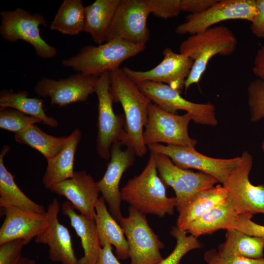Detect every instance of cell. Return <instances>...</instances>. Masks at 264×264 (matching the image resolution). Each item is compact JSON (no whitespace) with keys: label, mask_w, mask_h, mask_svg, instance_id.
<instances>
[{"label":"cell","mask_w":264,"mask_h":264,"mask_svg":"<svg viewBox=\"0 0 264 264\" xmlns=\"http://www.w3.org/2000/svg\"><path fill=\"white\" fill-rule=\"evenodd\" d=\"M256 11V0H218L202 13L189 14L185 17V21L177 26L176 32L194 35L229 20H242L251 22Z\"/></svg>","instance_id":"5bb4252c"},{"label":"cell","mask_w":264,"mask_h":264,"mask_svg":"<svg viewBox=\"0 0 264 264\" xmlns=\"http://www.w3.org/2000/svg\"><path fill=\"white\" fill-rule=\"evenodd\" d=\"M10 147L4 146L0 154V206L2 208L12 206L22 209L44 213V206L36 203L29 198L19 188L13 176L7 170L3 163V157L9 151Z\"/></svg>","instance_id":"484cf974"},{"label":"cell","mask_w":264,"mask_h":264,"mask_svg":"<svg viewBox=\"0 0 264 264\" xmlns=\"http://www.w3.org/2000/svg\"><path fill=\"white\" fill-rule=\"evenodd\" d=\"M49 189L65 197L80 214L95 220V205L100 192L97 182L85 170L75 172L72 177L54 184Z\"/></svg>","instance_id":"d6986e66"},{"label":"cell","mask_w":264,"mask_h":264,"mask_svg":"<svg viewBox=\"0 0 264 264\" xmlns=\"http://www.w3.org/2000/svg\"><path fill=\"white\" fill-rule=\"evenodd\" d=\"M81 137V130L75 129L67 136L66 142L60 152L47 160V166L42 178L43 184L46 188L49 189L52 185L74 176V157Z\"/></svg>","instance_id":"44dd1931"},{"label":"cell","mask_w":264,"mask_h":264,"mask_svg":"<svg viewBox=\"0 0 264 264\" xmlns=\"http://www.w3.org/2000/svg\"><path fill=\"white\" fill-rule=\"evenodd\" d=\"M62 210L63 214L69 218L71 226L81 240L84 256L78 260V264H96L102 247L95 220L78 214L69 201L62 204Z\"/></svg>","instance_id":"ffe728a7"},{"label":"cell","mask_w":264,"mask_h":264,"mask_svg":"<svg viewBox=\"0 0 264 264\" xmlns=\"http://www.w3.org/2000/svg\"><path fill=\"white\" fill-rule=\"evenodd\" d=\"M193 120L190 113L179 115L151 103L143 134L144 143L147 146L164 143L168 145L195 148L197 141L190 137L188 130L189 124Z\"/></svg>","instance_id":"ba28073f"},{"label":"cell","mask_w":264,"mask_h":264,"mask_svg":"<svg viewBox=\"0 0 264 264\" xmlns=\"http://www.w3.org/2000/svg\"><path fill=\"white\" fill-rule=\"evenodd\" d=\"M237 40L225 26H215L189 36L180 44L179 53L194 61L190 74L186 80V90L199 82L210 60L216 55H229L235 50Z\"/></svg>","instance_id":"3957f363"},{"label":"cell","mask_w":264,"mask_h":264,"mask_svg":"<svg viewBox=\"0 0 264 264\" xmlns=\"http://www.w3.org/2000/svg\"><path fill=\"white\" fill-rule=\"evenodd\" d=\"M151 13L168 19L177 16L182 11L181 0H147Z\"/></svg>","instance_id":"d590c367"},{"label":"cell","mask_w":264,"mask_h":264,"mask_svg":"<svg viewBox=\"0 0 264 264\" xmlns=\"http://www.w3.org/2000/svg\"><path fill=\"white\" fill-rule=\"evenodd\" d=\"M26 244L22 239L7 242L0 244V264H28L30 259L22 254Z\"/></svg>","instance_id":"e575fe53"},{"label":"cell","mask_w":264,"mask_h":264,"mask_svg":"<svg viewBox=\"0 0 264 264\" xmlns=\"http://www.w3.org/2000/svg\"><path fill=\"white\" fill-rule=\"evenodd\" d=\"M150 14L147 0H121L108 29L107 42L119 39L145 45L150 40L147 26Z\"/></svg>","instance_id":"4fadbf2b"},{"label":"cell","mask_w":264,"mask_h":264,"mask_svg":"<svg viewBox=\"0 0 264 264\" xmlns=\"http://www.w3.org/2000/svg\"><path fill=\"white\" fill-rule=\"evenodd\" d=\"M247 90L250 119L257 122L264 117V81L258 79L252 81Z\"/></svg>","instance_id":"836d02e7"},{"label":"cell","mask_w":264,"mask_h":264,"mask_svg":"<svg viewBox=\"0 0 264 264\" xmlns=\"http://www.w3.org/2000/svg\"><path fill=\"white\" fill-rule=\"evenodd\" d=\"M36 262L34 260L30 259L28 264H35Z\"/></svg>","instance_id":"7bdbcfd3"},{"label":"cell","mask_w":264,"mask_h":264,"mask_svg":"<svg viewBox=\"0 0 264 264\" xmlns=\"http://www.w3.org/2000/svg\"><path fill=\"white\" fill-rule=\"evenodd\" d=\"M110 87V72L106 71L99 76L95 91L98 101L96 148L98 155L105 160L110 159V148L115 142L132 146L126 132L124 114L116 115L113 111Z\"/></svg>","instance_id":"5b68a950"},{"label":"cell","mask_w":264,"mask_h":264,"mask_svg":"<svg viewBox=\"0 0 264 264\" xmlns=\"http://www.w3.org/2000/svg\"><path fill=\"white\" fill-rule=\"evenodd\" d=\"M121 0H96L85 6L84 31L98 45L107 42L108 29Z\"/></svg>","instance_id":"d4e9b609"},{"label":"cell","mask_w":264,"mask_h":264,"mask_svg":"<svg viewBox=\"0 0 264 264\" xmlns=\"http://www.w3.org/2000/svg\"><path fill=\"white\" fill-rule=\"evenodd\" d=\"M98 77L80 72L60 80L43 77L34 91L38 96L49 98L51 105L62 107L86 101L95 92Z\"/></svg>","instance_id":"e0dca14e"},{"label":"cell","mask_w":264,"mask_h":264,"mask_svg":"<svg viewBox=\"0 0 264 264\" xmlns=\"http://www.w3.org/2000/svg\"><path fill=\"white\" fill-rule=\"evenodd\" d=\"M126 236L131 264H157L162 258L160 250L165 246L150 226L145 215L132 206L129 216L120 222Z\"/></svg>","instance_id":"9c48e42d"},{"label":"cell","mask_w":264,"mask_h":264,"mask_svg":"<svg viewBox=\"0 0 264 264\" xmlns=\"http://www.w3.org/2000/svg\"><path fill=\"white\" fill-rule=\"evenodd\" d=\"M2 209L5 218L0 228V244L19 239L27 244L51 225L58 215L60 204L54 198L44 213L12 206Z\"/></svg>","instance_id":"30bf717a"},{"label":"cell","mask_w":264,"mask_h":264,"mask_svg":"<svg viewBox=\"0 0 264 264\" xmlns=\"http://www.w3.org/2000/svg\"><path fill=\"white\" fill-rule=\"evenodd\" d=\"M227 198V191L220 184L202 191L178 213L176 227L186 231L187 227L192 222Z\"/></svg>","instance_id":"4316f807"},{"label":"cell","mask_w":264,"mask_h":264,"mask_svg":"<svg viewBox=\"0 0 264 264\" xmlns=\"http://www.w3.org/2000/svg\"><path fill=\"white\" fill-rule=\"evenodd\" d=\"M66 139L67 136L57 137L49 134L35 124L15 135L17 142L36 149L46 160L53 157L60 152Z\"/></svg>","instance_id":"4dcf8cb0"},{"label":"cell","mask_w":264,"mask_h":264,"mask_svg":"<svg viewBox=\"0 0 264 264\" xmlns=\"http://www.w3.org/2000/svg\"><path fill=\"white\" fill-rule=\"evenodd\" d=\"M240 157L237 165L222 185L241 214H264V186L254 185L249 179L253 157L247 151Z\"/></svg>","instance_id":"7c38bea8"},{"label":"cell","mask_w":264,"mask_h":264,"mask_svg":"<svg viewBox=\"0 0 264 264\" xmlns=\"http://www.w3.org/2000/svg\"><path fill=\"white\" fill-rule=\"evenodd\" d=\"M85 9L81 0H63L50 24V30L64 35L79 34L84 31Z\"/></svg>","instance_id":"f546056e"},{"label":"cell","mask_w":264,"mask_h":264,"mask_svg":"<svg viewBox=\"0 0 264 264\" xmlns=\"http://www.w3.org/2000/svg\"><path fill=\"white\" fill-rule=\"evenodd\" d=\"M111 246L107 243L102 247L96 264H121L113 253Z\"/></svg>","instance_id":"60d3db41"},{"label":"cell","mask_w":264,"mask_h":264,"mask_svg":"<svg viewBox=\"0 0 264 264\" xmlns=\"http://www.w3.org/2000/svg\"><path fill=\"white\" fill-rule=\"evenodd\" d=\"M256 14L251 22L250 29L257 38L264 40V0H256Z\"/></svg>","instance_id":"f35d334b"},{"label":"cell","mask_w":264,"mask_h":264,"mask_svg":"<svg viewBox=\"0 0 264 264\" xmlns=\"http://www.w3.org/2000/svg\"><path fill=\"white\" fill-rule=\"evenodd\" d=\"M218 0H181L182 11L192 14H199L207 10Z\"/></svg>","instance_id":"ab89813d"},{"label":"cell","mask_w":264,"mask_h":264,"mask_svg":"<svg viewBox=\"0 0 264 264\" xmlns=\"http://www.w3.org/2000/svg\"><path fill=\"white\" fill-rule=\"evenodd\" d=\"M0 107L14 109L27 115L37 117L44 124L51 128H55L58 126L57 120L46 114L43 107V99L29 97L27 91L1 92Z\"/></svg>","instance_id":"f1b7e54d"},{"label":"cell","mask_w":264,"mask_h":264,"mask_svg":"<svg viewBox=\"0 0 264 264\" xmlns=\"http://www.w3.org/2000/svg\"><path fill=\"white\" fill-rule=\"evenodd\" d=\"M170 234L176 240L175 248L169 255L157 264H179L182 258L189 251L199 248L201 243L197 238L187 235L186 231L173 227Z\"/></svg>","instance_id":"1f68e13d"},{"label":"cell","mask_w":264,"mask_h":264,"mask_svg":"<svg viewBox=\"0 0 264 264\" xmlns=\"http://www.w3.org/2000/svg\"><path fill=\"white\" fill-rule=\"evenodd\" d=\"M151 153L164 154L177 166L194 169L211 176L223 184L240 160V156L229 159L216 158L198 152L195 148L160 143L147 146Z\"/></svg>","instance_id":"8fae6325"},{"label":"cell","mask_w":264,"mask_h":264,"mask_svg":"<svg viewBox=\"0 0 264 264\" xmlns=\"http://www.w3.org/2000/svg\"><path fill=\"white\" fill-rule=\"evenodd\" d=\"M262 149H263V150L264 153V141H263V144H262Z\"/></svg>","instance_id":"ee69618b"},{"label":"cell","mask_w":264,"mask_h":264,"mask_svg":"<svg viewBox=\"0 0 264 264\" xmlns=\"http://www.w3.org/2000/svg\"><path fill=\"white\" fill-rule=\"evenodd\" d=\"M252 217L250 214L240 215L230 228L235 229L249 236L264 239V225L253 221L251 220Z\"/></svg>","instance_id":"74e56055"},{"label":"cell","mask_w":264,"mask_h":264,"mask_svg":"<svg viewBox=\"0 0 264 264\" xmlns=\"http://www.w3.org/2000/svg\"><path fill=\"white\" fill-rule=\"evenodd\" d=\"M241 213L228 198L224 201L215 206L199 218L192 222L186 232L198 238L211 234L220 229L231 228Z\"/></svg>","instance_id":"cb8c5ba5"},{"label":"cell","mask_w":264,"mask_h":264,"mask_svg":"<svg viewBox=\"0 0 264 264\" xmlns=\"http://www.w3.org/2000/svg\"><path fill=\"white\" fill-rule=\"evenodd\" d=\"M145 45L114 39L97 46L87 45L75 55L64 59L63 66L87 75L99 77L106 71L120 68L126 60L145 50Z\"/></svg>","instance_id":"277c9868"},{"label":"cell","mask_w":264,"mask_h":264,"mask_svg":"<svg viewBox=\"0 0 264 264\" xmlns=\"http://www.w3.org/2000/svg\"><path fill=\"white\" fill-rule=\"evenodd\" d=\"M105 202L101 197L95 205V222L101 246L107 243L113 245L118 259L130 258L129 246L123 229L108 210Z\"/></svg>","instance_id":"7402d4cb"},{"label":"cell","mask_w":264,"mask_h":264,"mask_svg":"<svg viewBox=\"0 0 264 264\" xmlns=\"http://www.w3.org/2000/svg\"><path fill=\"white\" fill-rule=\"evenodd\" d=\"M224 256H239L251 259L264 256V239L251 236L234 228L226 229L225 241L218 246Z\"/></svg>","instance_id":"83f0119b"},{"label":"cell","mask_w":264,"mask_h":264,"mask_svg":"<svg viewBox=\"0 0 264 264\" xmlns=\"http://www.w3.org/2000/svg\"><path fill=\"white\" fill-rule=\"evenodd\" d=\"M42 122L39 118L9 108H0V128L15 132L23 131L29 126Z\"/></svg>","instance_id":"d6a6232c"},{"label":"cell","mask_w":264,"mask_h":264,"mask_svg":"<svg viewBox=\"0 0 264 264\" xmlns=\"http://www.w3.org/2000/svg\"><path fill=\"white\" fill-rule=\"evenodd\" d=\"M0 35L5 41L26 42L34 48L37 56L51 59L57 54L56 48L48 44L40 35V26H46L45 17L38 13L32 14L21 8L3 10L0 13Z\"/></svg>","instance_id":"8992f818"},{"label":"cell","mask_w":264,"mask_h":264,"mask_svg":"<svg viewBox=\"0 0 264 264\" xmlns=\"http://www.w3.org/2000/svg\"><path fill=\"white\" fill-rule=\"evenodd\" d=\"M159 177L166 186L174 190L176 208L179 213L200 192L213 186L216 178L204 173L194 172L176 166L171 159L162 154L153 153Z\"/></svg>","instance_id":"52a82bcc"},{"label":"cell","mask_w":264,"mask_h":264,"mask_svg":"<svg viewBox=\"0 0 264 264\" xmlns=\"http://www.w3.org/2000/svg\"><path fill=\"white\" fill-rule=\"evenodd\" d=\"M165 187L158 175L154 154L151 153L142 172L130 179L120 190L121 199L145 215L160 218L173 215L176 198L167 197Z\"/></svg>","instance_id":"6da1fadb"},{"label":"cell","mask_w":264,"mask_h":264,"mask_svg":"<svg viewBox=\"0 0 264 264\" xmlns=\"http://www.w3.org/2000/svg\"><path fill=\"white\" fill-rule=\"evenodd\" d=\"M110 91L113 101L120 103L122 106L131 144L137 156H144L147 146L143 141V128L147 123L148 109L152 101L122 68L110 72Z\"/></svg>","instance_id":"7a4b0ae2"},{"label":"cell","mask_w":264,"mask_h":264,"mask_svg":"<svg viewBox=\"0 0 264 264\" xmlns=\"http://www.w3.org/2000/svg\"><path fill=\"white\" fill-rule=\"evenodd\" d=\"M137 156L134 149L122 141L114 143L110 148V161L103 177L97 182L100 192L108 204L110 212L119 223L123 218L121 211L119 184L124 173L132 166Z\"/></svg>","instance_id":"2e32d148"},{"label":"cell","mask_w":264,"mask_h":264,"mask_svg":"<svg viewBox=\"0 0 264 264\" xmlns=\"http://www.w3.org/2000/svg\"><path fill=\"white\" fill-rule=\"evenodd\" d=\"M58 216L51 225L34 239L37 243L48 246L49 259L62 264H78L68 229L59 221Z\"/></svg>","instance_id":"603a6c76"},{"label":"cell","mask_w":264,"mask_h":264,"mask_svg":"<svg viewBox=\"0 0 264 264\" xmlns=\"http://www.w3.org/2000/svg\"><path fill=\"white\" fill-rule=\"evenodd\" d=\"M253 73L259 79L264 81V45L258 50L255 57Z\"/></svg>","instance_id":"b9f144b4"},{"label":"cell","mask_w":264,"mask_h":264,"mask_svg":"<svg viewBox=\"0 0 264 264\" xmlns=\"http://www.w3.org/2000/svg\"><path fill=\"white\" fill-rule=\"evenodd\" d=\"M136 84L145 95L163 110L173 114H176L178 110H185L193 115V121L197 124L217 125L216 109L212 104L191 102L182 97L179 92L163 83L146 81Z\"/></svg>","instance_id":"9a60e30c"},{"label":"cell","mask_w":264,"mask_h":264,"mask_svg":"<svg viewBox=\"0 0 264 264\" xmlns=\"http://www.w3.org/2000/svg\"><path fill=\"white\" fill-rule=\"evenodd\" d=\"M207 264H264V258L251 259L239 256H224L216 249L206 251L203 256Z\"/></svg>","instance_id":"8d00e7d4"},{"label":"cell","mask_w":264,"mask_h":264,"mask_svg":"<svg viewBox=\"0 0 264 264\" xmlns=\"http://www.w3.org/2000/svg\"><path fill=\"white\" fill-rule=\"evenodd\" d=\"M162 53L164 58L162 61L149 70L136 71L128 67H123L122 69L136 83L146 81L163 83L181 93L194 61L184 54L175 52L170 48H166Z\"/></svg>","instance_id":"ac0fdd59"}]
</instances>
